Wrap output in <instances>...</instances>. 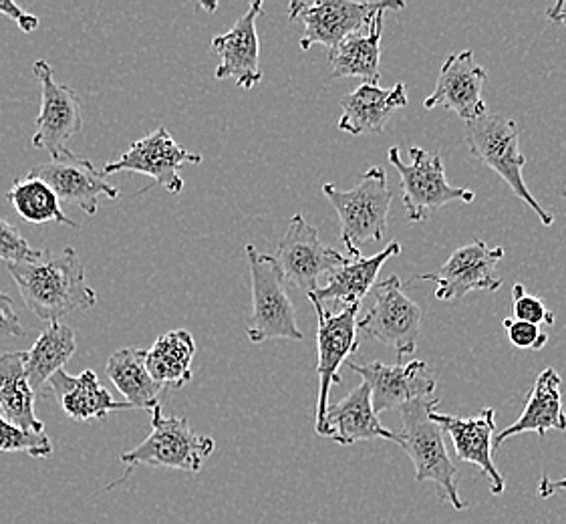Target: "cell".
I'll list each match as a JSON object with an SVG mask.
<instances>
[{"label":"cell","instance_id":"2e32d148","mask_svg":"<svg viewBox=\"0 0 566 524\" xmlns=\"http://www.w3.org/2000/svg\"><path fill=\"white\" fill-rule=\"evenodd\" d=\"M29 176L45 182L55 192L59 202L77 206L90 217L97 214L99 196L105 195L112 200L119 198V190L114 184H109L90 160L75 156L73 151L59 160L34 166Z\"/></svg>","mask_w":566,"mask_h":524},{"label":"cell","instance_id":"74e56055","mask_svg":"<svg viewBox=\"0 0 566 524\" xmlns=\"http://www.w3.org/2000/svg\"><path fill=\"white\" fill-rule=\"evenodd\" d=\"M546 19L553 21V23L566 27V0H558L555 4H551L546 9Z\"/></svg>","mask_w":566,"mask_h":524},{"label":"cell","instance_id":"603a6c76","mask_svg":"<svg viewBox=\"0 0 566 524\" xmlns=\"http://www.w3.org/2000/svg\"><path fill=\"white\" fill-rule=\"evenodd\" d=\"M49 386L57 398L59 406L75 422L105 420L112 411L134 410L129 404L115 401L109 389L103 388L93 369H85L75 377L61 369L49 379Z\"/></svg>","mask_w":566,"mask_h":524},{"label":"cell","instance_id":"8d00e7d4","mask_svg":"<svg viewBox=\"0 0 566 524\" xmlns=\"http://www.w3.org/2000/svg\"><path fill=\"white\" fill-rule=\"evenodd\" d=\"M566 491V479L551 480L548 476H543L538 482V496L541 499H551L555 496L556 492Z\"/></svg>","mask_w":566,"mask_h":524},{"label":"cell","instance_id":"ba28073f","mask_svg":"<svg viewBox=\"0 0 566 524\" xmlns=\"http://www.w3.org/2000/svg\"><path fill=\"white\" fill-rule=\"evenodd\" d=\"M403 2H349V0H295L289 4V21H301L305 33L301 49L327 46V51L343 43L347 36L361 33L371 23L375 12L401 11Z\"/></svg>","mask_w":566,"mask_h":524},{"label":"cell","instance_id":"5bb4252c","mask_svg":"<svg viewBox=\"0 0 566 524\" xmlns=\"http://www.w3.org/2000/svg\"><path fill=\"white\" fill-rule=\"evenodd\" d=\"M502 259L504 249H488L486 242L474 240L452 252L436 273L418 274L416 281H433L440 301H455L472 291L494 293L504 285L496 274Z\"/></svg>","mask_w":566,"mask_h":524},{"label":"cell","instance_id":"9a60e30c","mask_svg":"<svg viewBox=\"0 0 566 524\" xmlns=\"http://www.w3.org/2000/svg\"><path fill=\"white\" fill-rule=\"evenodd\" d=\"M347 367L363 377V381L371 389V404L377 416L381 411L401 408L416 399L431 398L436 391V376L421 359L409 364L386 365L381 361L371 364H353Z\"/></svg>","mask_w":566,"mask_h":524},{"label":"cell","instance_id":"6da1fadb","mask_svg":"<svg viewBox=\"0 0 566 524\" xmlns=\"http://www.w3.org/2000/svg\"><path fill=\"white\" fill-rule=\"evenodd\" d=\"M9 273L27 308L46 323H59L97 303L95 291L85 281V266L73 249L39 251L31 261L9 262Z\"/></svg>","mask_w":566,"mask_h":524},{"label":"cell","instance_id":"f546056e","mask_svg":"<svg viewBox=\"0 0 566 524\" xmlns=\"http://www.w3.org/2000/svg\"><path fill=\"white\" fill-rule=\"evenodd\" d=\"M7 200L11 202L14 212L31 224H49L59 222L71 229H77L80 224L63 212L55 192L33 176H21L12 182L11 190L7 192Z\"/></svg>","mask_w":566,"mask_h":524},{"label":"cell","instance_id":"4316f807","mask_svg":"<svg viewBox=\"0 0 566 524\" xmlns=\"http://www.w3.org/2000/svg\"><path fill=\"white\" fill-rule=\"evenodd\" d=\"M196 342L190 331H168L146 352V367L161 388L181 389L192 379Z\"/></svg>","mask_w":566,"mask_h":524},{"label":"cell","instance_id":"52a82bcc","mask_svg":"<svg viewBox=\"0 0 566 524\" xmlns=\"http://www.w3.org/2000/svg\"><path fill=\"white\" fill-rule=\"evenodd\" d=\"M391 166L399 171L403 206L411 222H423L450 202H474L476 195L468 188H458L448 182L440 154H430L419 146L409 148V164H403L399 148L387 151Z\"/></svg>","mask_w":566,"mask_h":524},{"label":"cell","instance_id":"8fae6325","mask_svg":"<svg viewBox=\"0 0 566 524\" xmlns=\"http://www.w3.org/2000/svg\"><path fill=\"white\" fill-rule=\"evenodd\" d=\"M274 261L279 262L284 281L308 295L315 293L321 281H328L349 259L325 247L318 239V230L311 227L301 212H296L289 222L283 240L279 242Z\"/></svg>","mask_w":566,"mask_h":524},{"label":"cell","instance_id":"277c9868","mask_svg":"<svg viewBox=\"0 0 566 524\" xmlns=\"http://www.w3.org/2000/svg\"><path fill=\"white\" fill-rule=\"evenodd\" d=\"M323 195L339 214L340 240L352 256L361 254L363 244L384 240L391 208V192L384 168H369L359 184L347 192L325 184Z\"/></svg>","mask_w":566,"mask_h":524},{"label":"cell","instance_id":"836d02e7","mask_svg":"<svg viewBox=\"0 0 566 524\" xmlns=\"http://www.w3.org/2000/svg\"><path fill=\"white\" fill-rule=\"evenodd\" d=\"M504 329L509 331V339L516 349L541 352L548 343V335L541 327L524 321L504 319Z\"/></svg>","mask_w":566,"mask_h":524},{"label":"cell","instance_id":"83f0119b","mask_svg":"<svg viewBox=\"0 0 566 524\" xmlns=\"http://www.w3.org/2000/svg\"><path fill=\"white\" fill-rule=\"evenodd\" d=\"M107 377L124 394L125 404H129L134 410L151 411L159 406V391L164 388L149 376L144 349H117L107 359Z\"/></svg>","mask_w":566,"mask_h":524},{"label":"cell","instance_id":"d4e9b609","mask_svg":"<svg viewBox=\"0 0 566 524\" xmlns=\"http://www.w3.org/2000/svg\"><path fill=\"white\" fill-rule=\"evenodd\" d=\"M384 14L375 12L371 23L361 33L347 36L343 43L328 51L331 77H359L363 83H377L381 80V34H384Z\"/></svg>","mask_w":566,"mask_h":524},{"label":"cell","instance_id":"44dd1931","mask_svg":"<svg viewBox=\"0 0 566 524\" xmlns=\"http://www.w3.org/2000/svg\"><path fill=\"white\" fill-rule=\"evenodd\" d=\"M406 105V83H397L391 90H381L377 83H361L355 92L347 93L340 99L343 114L337 126L340 132H347L352 136L381 134L394 112Z\"/></svg>","mask_w":566,"mask_h":524},{"label":"cell","instance_id":"30bf717a","mask_svg":"<svg viewBox=\"0 0 566 524\" xmlns=\"http://www.w3.org/2000/svg\"><path fill=\"white\" fill-rule=\"evenodd\" d=\"M33 73L41 83V112L34 122L33 146L46 151L51 160H59L71 151L69 139L80 134L83 127L80 95L55 80L53 67L45 59L34 61Z\"/></svg>","mask_w":566,"mask_h":524},{"label":"cell","instance_id":"3957f363","mask_svg":"<svg viewBox=\"0 0 566 524\" xmlns=\"http://www.w3.org/2000/svg\"><path fill=\"white\" fill-rule=\"evenodd\" d=\"M464 139L468 151L496 171L509 184L512 195L518 196L522 202L533 208L543 227L548 229L555 224V217L544 210L522 178L526 158L521 151V127L514 119L506 115L484 114L472 122H465Z\"/></svg>","mask_w":566,"mask_h":524},{"label":"cell","instance_id":"1f68e13d","mask_svg":"<svg viewBox=\"0 0 566 524\" xmlns=\"http://www.w3.org/2000/svg\"><path fill=\"white\" fill-rule=\"evenodd\" d=\"M512 308H514V319L531 323V325H555V313L546 307L543 298L528 295L526 289L518 283L512 286Z\"/></svg>","mask_w":566,"mask_h":524},{"label":"cell","instance_id":"f35d334b","mask_svg":"<svg viewBox=\"0 0 566 524\" xmlns=\"http://www.w3.org/2000/svg\"><path fill=\"white\" fill-rule=\"evenodd\" d=\"M563 198H565V200H566V192H565V195H563Z\"/></svg>","mask_w":566,"mask_h":524},{"label":"cell","instance_id":"ac0fdd59","mask_svg":"<svg viewBox=\"0 0 566 524\" xmlns=\"http://www.w3.org/2000/svg\"><path fill=\"white\" fill-rule=\"evenodd\" d=\"M430 418L450 433L455 457L470 464H476L490 482V492L500 496L506 489V480L494 464V433H496V410L484 408L474 418H460L442 411L431 410Z\"/></svg>","mask_w":566,"mask_h":524},{"label":"cell","instance_id":"8992f818","mask_svg":"<svg viewBox=\"0 0 566 524\" xmlns=\"http://www.w3.org/2000/svg\"><path fill=\"white\" fill-rule=\"evenodd\" d=\"M244 252L249 259L254 295V307L247 327L250 343L259 345L269 339L303 342L305 335L298 329L295 305L286 293L279 262L274 261V256L256 251L252 242L247 244Z\"/></svg>","mask_w":566,"mask_h":524},{"label":"cell","instance_id":"e0dca14e","mask_svg":"<svg viewBox=\"0 0 566 524\" xmlns=\"http://www.w3.org/2000/svg\"><path fill=\"white\" fill-rule=\"evenodd\" d=\"M488 73L478 65L474 51L464 49L443 61L436 81V90L431 92L430 97H426L423 107H443L462 117L464 122H472L488 114L486 102L482 97Z\"/></svg>","mask_w":566,"mask_h":524},{"label":"cell","instance_id":"5b68a950","mask_svg":"<svg viewBox=\"0 0 566 524\" xmlns=\"http://www.w3.org/2000/svg\"><path fill=\"white\" fill-rule=\"evenodd\" d=\"M149 413L151 432L148 438L119 457V462L127 467V474L139 467L170 468L198 474L206 460L214 454V440L193 432L186 418L166 416L161 406H156Z\"/></svg>","mask_w":566,"mask_h":524},{"label":"cell","instance_id":"ffe728a7","mask_svg":"<svg viewBox=\"0 0 566 524\" xmlns=\"http://www.w3.org/2000/svg\"><path fill=\"white\" fill-rule=\"evenodd\" d=\"M315 430L318 436L331 438L340 446L369 442L377 438L401 444V438L396 432L387 430L379 416L375 413L371 389L365 381L337 404H328L327 411L323 420L315 426Z\"/></svg>","mask_w":566,"mask_h":524},{"label":"cell","instance_id":"d6986e66","mask_svg":"<svg viewBox=\"0 0 566 524\" xmlns=\"http://www.w3.org/2000/svg\"><path fill=\"white\" fill-rule=\"evenodd\" d=\"M261 12L262 0H254L228 33L212 39V49L220 57V65L214 71L216 80L232 77L242 90H252L261 83V43L256 33Z\"/></svg>","mask_w":566,"mask_h":524},{"label":"cell","instance_id":"9c48e42d","mask_svg":"<svg viewBox=\"0 0 566 524\" xmlns=\"http://www.w3.org/2000/svg\"><path fill=\"white\" fill-rule=\"evenodd\" d=\"M371 291L374 305L365 311L361 321H357V329L391 347L399 359H403V355L416 354L421 333L418 303L403 293L397 274L377 283Z\"/></svg>","mask_w":566,"mask_h":524},{"label":"cell","instance_id":"4dcf8cb0","mask_svg":"<svg viewBox=\"0 0 566 524\" xmlns=\"http://www.w3.org/2000/svg\"><path fill=\"white\" fill-rule=\"evenodd\" d=\"M0 452H27L33 458L53 457V442L45 433L24 432L0 413Z\"/></svg>","mask_w":566,"mask_h":524},{"label":"cell","instance_id":"d590c367","mask_svg":"<svg viewBox=\"0 0 566 524\" xmlns=\"http://www.w3.org/2000/svg\"><path fill=\"white\" fill-rule=\"evenodd\" d=\"M0 14L12 19L14 23L19 24V29L27 34L34 33V31L39 29V24H41L39 17L24 12L23 9H21L17 2H12V0H0Z\"/></svg>","mask_w":566,"mask_h":524},{"label":"cell","instance_id":"7402d4cb","mask_svg":"<svg viewBox=\"0 0 566 524\" xmlns=\"http://www.w3.org/2000/svg\"><path fill=\"white\" fill-rule=\"evenodd\" d=\"M551 430L565 432L566 411L563 406V379L558 376L555 367L544 369L541 376L536 377L534 388L528 391L526 406L521 418L510 423L506 430L494 436V450L504 444L509 438L522 436V433L534 432L544 438Z\"/></svg>","mask_w":566,"mask_h":524},{"label":"cell","instance_id":"f1b7e54d","mask_svg":"<svg viewBox=\"0 0 566 524\" xmlns=\"http://www.w3.org/2000/svg\"><path fill=\"white\" fill-rule=\"evenodd\" d=\"M77 352L75 333L63 323H49L33 347L23 354L24 374L33 391L43 388Z\"/></svg>","mask_w":566,"mask_h":524},{"label":"cell","instance_id":"d6a6232c","mask_svg":"<svg viewBox=\"0 0 566 524\" xmlns=\"http://www.w3.org/2000/svg\"><path fill=\"white\" fill-rule=\"evenodd\" d=\"M39 254L33 247L27 242L23 234L12 227L11 222L0 218V261L19 262L31 261Z\"/></svg>","mask_w":566,"mask_h":524},{"label":"cell","instance_id":"7a4b0ae2","mask_svg":"<svg viewBox=\"0 0 566 524\" xmlns=\"http://www.w3.org/2000/svg\"><path fill=\"white\" fill-rule=\"evenodd\" d=\"M440 399H416L401 406L403 430L399 433L401 448L416 468V482L431 480L440 489V499L450 502L455 511H465V502L458 491V468L453 467L452 458L443 442L442 428L430 418Z\"/></svg>","mask_w":566,"mask_h":524},{"label":"cell","instance_id":"e575fe53","mask_svg":"<svg viewBox=\"0 0 566 524\" xmlns=\"http://www.w3.org/2000/svg\"><path fill=\"white\" fill-rule=\"evenodd\" d=\"M24 329L11 296L0 291V337H21Z\"/></svg>","mask_w":566,"mask_h":524},{"label":"cell","instance_id":"cb8c5ba5","mask_svg":"<svg viewBox=\"0 0 566 524\" xmlns=\"http://www.w3.org/2000/svg\"><path fill=\"white\" fill-rule=\"evenodd\" d=\"M399 252H401L399 240H391L384 251L377 252L374 256H361V254L352 256L337 273L328 279L327 285L318 286L315 293H308L306 296L315 298L321 305H327V303H335L340 307L361 305L363 298L374 289L381 266Z\"/></svg>","mask_w":566,"mask_h":524},{"label":"cell","instance_id":"7c38bea8","mask_svg":"<svg viewBox=\"0 0 566 524\" xmlns=\"http://www.w3.org/2000/svg\"><path fill=\"white\" fill-rule=\"evenodd\" d=\"M317 313V347H318V398L317 422L323 420L328 408V396L333 386H340V365L347 364L349 355L357 352V315L361 305L343 307L337 313L328 311L315 298H308Z\"/></svg>","mask_w":566,"mask_h":524},{"label":"cell","instance_id":"4fadbf2b","mask_svg":"<svg viewBox=\"0 0 566 524\" xmlns=\"http://www.w3.org/2000/svg\"><path fill=\"white\" fill-rule=\"evenodd\" d=\"M184 164H202V156L178 146L166 127H158L149 136L134 142L117 160L107 161L102 174L107 178L117 171H136L154 178V182L166 188L170 195H181L184 180L180 168Z\"/></svg>","mask_w":566,"mask_h":524},{"label":"cell","instance_id":"484cf974","mask_svg":"<svg viewBox=\"0 0 566 524\" xmlns=\"http://www.w3.org/2000/svg\"><path fill=\"white\" fill-rule=\"evenodd\" d=\"M23 354H0V413L24 432L45 433V423L34 411V391L24 374Z\"/></svg>","mask_w":566,"mask_h":524}]
</instances>
